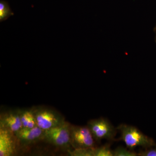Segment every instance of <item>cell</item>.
<instances>
[{
    "instance_id": "6da1fadb",
    "label": "cell",
    "mask_w": 156,
    "mask_h": 156,
    "mask_svg": "<svg viewBox=\"0 0 156 156\" xmlns=\"http://www.w3.org/2000/svg\"><path fill=\"white\" fill-rule=\"evenodd\" d=\"M121 135L119 140L125 143L126 147L134 151L137 147L147 148L156 145L152 138L142 133L138 128L125 124H121L117 127Z\"/></svg>"
},
{
    "instance_id": "7a4b0ae2",
    "label": "cell",
    "mask_w": 156,
    "mask_h": 156,
    "mask_svg": "<svg viewBox=\"0 0 156 156\" xmlns=\"http://www.w3.org/2000/svg\"><path fill=\"white\" fill-rule=\"evenodd\" d=\"M37 126L44 131L62 125L66 122L63 116L57 111L45 106L31 108Z\"/></svg>"
},
{
    "instance_id": "3957f363",
    "label": "cell",
    "mask_w": 156,
    "mask_h": 156,
    "mask_svg": "<svg viewBox=\"0 0 156 156\" xmlns=\"http://www.w3.org/2000/svg\"><path fill=\"white\" fill-rule=\"evenodd\" d=\"M89 130L95 142H101L103 139L114 141L118 130L107 119L104 118L89 120L87 123Z\"/></svg>"
},
{
    "instance_id": "277c9868",
    "label": "cell",
    "mask_w": 156,
    "mask_h": 156,
    "mask_svg": "<svg viewBox=\"0 0 156 156\" xmlns=\"http://www.w3.org/2000/svg\"><path fill=\"white\" fill-rule=\"evenodd\" d=\"M70 142L74 149L95 147V140L87 126L71 125Z\"/></svg>"
},
{
    "instance_id": "5b68a950",
    "label": "cell",
    "mask_w": 156,
    "mask_h": 156,
    "mask_svg": "<svg viewBox=\"0 0 156 156\" xmlns=\"http://www.w3.org/2000/svg\"><path fill=\"white\" fill-rule=\"evenodd\" d=\"M71 124L65 122L63 124L44 131V140L53 145L67 148L71 146L70 127Z\"/></svg>"
},
{
    "instance_id": "8992f818",
    "label": "cell",
    "mask_w": 156,
    "mask_h": 156,
    "mask_svg": "<svg viewBox=\"0 0 156 156\" xmlns=\"http://www.w3.org/2000/svg\"><path fill=\"white\" fill-rule=\"evenodd\" d=\"M19 144L20 143L14 133L0 128V156L15 155Z\"/></svg>"
},
{
    "instance_id": "52a82bcc",
    "label": "cell",
    "mask_w": 156,
    "mask_h": 156,
    "mask_svg": "<svg viewBox=\"0 0 156 156\" xmlns=\"http://www.w3.org/2000/svg\"><path fill=\"white\" fill-rule=\"evenodd\" d=\"M23 128L20 109L12 110L1 113L0 128L9 130L15 134Z\"/></svg>"
},
{
    "instance_id": "ba28073f",
    "label": "cell",
    "mask_w": 156,
    "mask_h": 156,
    "mask_svg": "<svg viewBox=\"0 0 156 156\" xmlns=\"http://www.w3.org/2000/svg\"><path fill=\"white\" fill-rule=\"evenodd\" d=\"M44 132L36 126L33 128H23L15 134L20 144L28 145L44 139Z\"/></svg>"
},
{
    "instance_id": "9c48e42d",
    "label": "cell",
    "mask_w": 156,
    "mask_h": 156,
    "mask_svg": "<svg viewBox=\"0 0 156 156\" xmlns=\"http://www.w3.org/2000/svg\"><path fill=\"white\" fill-rule=\"evenodd\" d=\"M20 118L23 128H33L37 126L31 108L20 110Z\"/></svg>"
},
{
    "instance_id": "30bf717a",
    "label": "cell",
    "mask_w": 156,
    "mask_h": 156,
    "mask_svg": "<svg viewBox=\"0 0 156 156\" xmlns=\"http://www.w3.org/2000/svg\"><path fill=\"white\" fill-rule=\"evenodd\" d=\"M14 15V12L11 11L9 4L4 1L0 2V22L6 20L9 17Z\"/></svg>"
},
{
    "instance_id": "8fae6325",
    "label": "cell",
    "mask_w": 156,
    "mask_h": 156,
    "mask_svg": "<svg viewBox=\"0 0 156 156\" xmlns=\"http://www.w3.org/2000/svg\"><path fill=\"white\" fill-rule=\"evenodd\" d=\"M93 156H114L113 151L111 148V144L107 143L100 147H94Z\"/></svg>"
},
{
    "instance_id": "7c38bea8",
    "label": "cell",
    "mask_w": 156,
    "mask_h": 156,
    "mask_svg": "<svg viewBox=\"0 0 156 156\" xmlns=\"http://www.w3.org/2000/svg\"><path fill=\"white\" fill-rule=\"evenodd\" d=\"M114 156H137V153L128 148L119 147L113 150Z\"/></svg>"
},
{
    "instance_id": "4fadbf2b",
    "label": "cell",
    "mask_w": 156,
    "mask_h": 156,
    "mask_svg": "<svg viewBox=\"0 0 156 156\" xmlns=\"http://www.w3.org/2000/svg\"><path fill=\"white\" fill-rule=\"evenodd\" d=\"M94 148L76 149L70 151L69 154L70 155L74 156H93Z\"/></svg>"
},
{
    "instance_id": "5bb4252c",
    "label": "cell",
    "mask_w": 156,
    "mask_h": 156,
    "mask_svg": "<svg viewBox=\"0 0 156 156\" xmlns=\"http://www.w3.org/2000/svg\"><path fill=\"white\" fill-rule=\"evenodd\" d=\"M138 156H156V145L145 148L144 150L140 151Z\"/></svg>"
},
{
    "instance_id": "9a60e30c",
    "label": "cell",
    "mask_w": 156,
    "mask_h": 156,
    "mask_svg": "<svg viewBox=\"0 0 156 156\" xmlns=\"http://www.w3.org/2000/svg\"><path fill=\"white\" fill-rule=\"evenodd\" d=\"M154 31L155 33V34H156L155 41L156 42V26L154 28Z\"/></svg>"
}]
</instances>
